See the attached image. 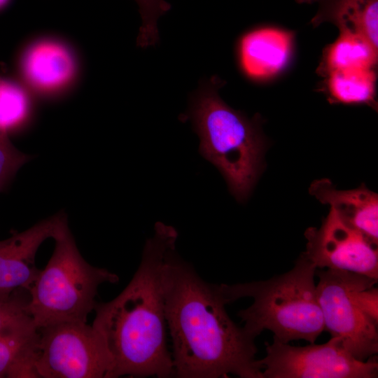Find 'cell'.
<instances>
[{
  "label": "cell",
  "instance_id": "13",
  "mask_svg": "<svg viewBox=\"0 0 378 378\" xmlns=\"http://www.w3.org/2000/svg\"><path fill=\"white\" fill-rule=\"evenodd\" d=\"M310 195L328 204L351 227L378 244V195L365 184L351 190H337L328 178L312 182Z\"/></svg>",
  "mask_w": 378,
  "mask_h": 378
},
{
  "label": "cell",
  "instance_id": "9",
  "mask_svg": "<svg viewBox=\"0 0 378 378\" xmlns=\"http://www.w3.org/2000/svg\"><path fill=\"white\" fill-rule=\"evenodd\" d=\"M302 253L316 269L344 270L378 279L377 245L348 225L331 208L320 227L304 232Z\"/></svg>",
  "mask_w": 378,
  "mask_h": 378
},
{
  "label": "cell",
  "instance_id": "7",
  "mask_svg": "<svg viewBox=\"0 0 378 378\" xmlns=\"http://www.w3.org/2000/svg\"><path fill=\"white\" fill-rule=\"evenodd\" d=\"M33 365L36 377L111 378L112 362L100 335L83 321L38 328Z\"/></svg>",
  "mask_w": 378,
  "mask_h": 378
},
{
  "label": "cell",
  "instance_id": "17",
  "mask_svg": "<svg viewBox=\"0 0 378 378\" xmlns=\"http://www.w3.org/2000/svg\"><path fill=\"white\" fill-rule=\"evenodd\" d=\"M38 328L0 333V377L18 378L32 368Z\"/></svg>",
  "mask_w": 378,
  "mask_h": 378
},
{
  "label": "cell",
  "instance_id": "21",
  "mask_svg": "<svg viewBox=\"0 0 378 378\" xmlns=\"http://www.w3.org/2000/svg\"><path fill=\"white\" fill-rule=\"evenodd\" d=\"M32 159L15 148L8 135L0 133V192L4 190L19 169Z\"/></svg>",
  "mask_w": 378,
  "mask_h": 378
},
{
  "label": "cell",
  "instance_id": "1",
  "mask_svg": "<svg viewBox=\"0 0 378 378\" xmlns=\"http://www.w3.org/2000/svg\"><path fill=\"white\" fill-rule=\"evenodd\" d=\"M162 284L174 377L262 378L255 338L230 318L218 285L202 279L175 246L166 255Z\"/></svg>",
  "mask_w": 378,
  "mask_h": 378
},
{
  "label": "cell",
  "instance_id": "2",
  "mask_svg": "<svg viewBox=\"0 0 378 378\" xmlns=\"http://www.w3.org/2000/svg\"><path fill=\"white\" fill-rule=\"evenodd\" d=\"M177 237L174 227L157 222L130 283L111 301L95 305L92 326L110 355L111 378L174 376L167 344L162 270Z\"/></svg>",
  "mask_w": 378,
  "mask_h": 378
},
{
  "label": "cell",
  "instance_id": "15",
  "mask_svg": "<svg viewBox=\"0 0 378 378\" xmlns=\"http://www.w3.org/2000/svg\"><path fill=\"white\" fill-rule=\"evenodd\" d=\"M378 49L364 37L340 32L337 39L325 48L317 72L325 76L338 70L375 69Z\"/></svg>",
  "mask_w": 378,
  "mask_h": 378
},
{
  "label": "cell",
  "instance_id": "14",
  "mask_svg": "<svg viewBox=\"0 0 378 378\" xmlns=\"http://www.w3.org/2000/svg\"><path fill=\"white\" fill-rule=\"evenodd\" d=\"M298 4H317L318 10L310 24L335 25L340 32L366 38L378 49V0H295Z\"/></svg>",
  "mask_w": 378,
  "mask_h": 378
},
{
  "label": "cell",
  "instance_id": "12",
  "mask_svg": "<svg viewBox=\"0 0 378 378\" xmlns=\"http://www.w3.org/2000/svg\"><path fill=\"white\" fill-rule=\"evenodd\" d=\"M20 69L28 87L41 94H52L72 80L76 63L73 52L64 43L44 39L24 50Z\"/></svg>",
  "mask_w": 378,
  "mask_h": 378
},
{
  "label": "cell",
  "instance_id": "10",
  "mask_svg": "<svg viewBox=\"0 0 378 378\" xmlns=\"http://www.w3.org/2000/svg\"><path fill=\"white\" fill-rule=\"evenodd\" d=\"M66 222V214L59 212L0 241V300L17 290H29L40 270L35 265L39 246L46 239H53Z\"/></svg>",
  "mask_w": 378,
  "mask_h": 378
},
{
  "label": "cell",
  "instance_id": "6",
  "mask_svg": "<svg viewBox=\"0 0 378 378\" xmlns=\"http://www.w3.org/2000/svg\"><path fill=\"white\" fill-rule=\"evenodd\" d=\"M318 301L325 330L339 337L356 358L366 360L378 353V321L360 307L357 293L377 279L344 270L316 269Z\"/></svg>",
  "mask_w": 378,
  "mask_h": 378
},
{
  "label": "cell",
  "instance_id": "18",
  "mask_svg": "<svg viewBox=\"0 0 378 378\" xmlns=\"http://www.w3.org/2000/svg\"><path fill=\"white\" fill-rule=\"evenodd\" d=\"M31 109V99L25 87L0 77V133L9 135L23 127Z\"/></svg>",
  "mask_w": 378,
  "mask_h": 378
},
{
  "label": "cell",
  "instance_id": "22",
  "mask_svg": "<svg viewBox=\"0 0 378 378\" xmlns=\"http://www.w3.org/2000/svg\"><path fill=\"white\" fill-rule=\"evenodd\" d=\"M357 300L362 309L372 318L378 321V290L370 287L359 290Z\"/></svg>",
  "mask_w": 378,
  "mask_h": 378
},
{
  "label": "cell",
  "instance_id": "4",
  "mask_svg": "<svg viewBox=\"0 0 378 378\" xmlns=\"http://www.w3.org/2000/svg\"><path fill=\"white\" fill-rule=\"evenodd\" d=\"M316 267L302 254L293 269L268 280L217 284L227 304L251 298L253 304L237 316L253 337L270 330L281 342L314 343L325 330L314 281Z\"/></svg>",
  "mask_w": 378,
  "mask_h": 378
},
{
  "label": "cell",
  "instance_id": "8",
  "mask_svg": "<svg viewBox=\"0 0 378 378\" xmlns=\"http://www.w3.org/2000/svg\"><path fill=\"white\" fill-rule=\"evenodd\" d=\"M266 356L258 360L262 378H375L377 356L356 358L337 337L322 344L295 346L273 337L265 343Z\"/></svg>",
  "mask_w": 378,
  "mask_h": 378
},
{
  "label": "cell",
  "instance_id": "3",
  "mask_svg": "<svg viewBox=\"0 0 378 378\" xmlns=\"http://www.w3.org/2000/svg\"><path fill=\"white\" fill-rule=\"evenodd\" d=\"M225 83L218 76L202 80L180 119L191 122L200 138V154L220 171L232 195L242 202L262 171L266 141L258 116L248 118L220 97L218 90Z\"/></svg>",
  "mask_w": 378,
  "mask_h": 378
},
{
  "label": "cell",
  "instance_id": "5",
  "mask_svg": "<svg viewBox=\"0 0 378 378\" xmlns=\"http://www.w3.org/2000/svg\"><path fill=\"white\" fill-rule=\"evenodd\" d=\"M53 239L52 254L28 290L27 311L37 328L62 322H87L97 303L99 286L119 281L115 274L92 266L83 258L67 222Z\"/></svg>",
  "mask_w": 378,
  "mask_h": 378
},
{
  "label": "cell",
  "instance_id": "20",
  "mask_svg": "<svg viewBox=\"0 0 378 378\" xmlns=\"http://www.w3.org/2000/svg\"><path fill=\"white\" fill-rule=\"evenodd\" d=\"M139 8L142 24L136 38V46L146 48L159 41L157 26L158 18L171 9V5L164 0H135Z\"/></svg>",
  "mask_w": 378,
  "mask_h": 378
},
{
  "label": "cell",
  "instance_id": "16",
  "mask_svg": "<svg viewBox=\"0 0 378 378\" xmlns=\"http://www.w3.org/2000/svg\"><path fill=\"white\" fill-rule=\"evenodd\" d=\"M324 77L330 103L366 104L377 109L375 69L338 70Z\"/></svg>",
  "mask_w": 378,
  "mask_h": 378
},
{
  "label": "cell",
  "instance_id": "11",
  "mask_svg": "<svg viewBox=\"0 0 378 378\" xmlns=\"http://www.w3.org/2000/svg\"><path fill=\"white\" fill-rule=\"evenodd\" d=\"M293 39L292 31L274 27H259L245 31L236 46L240 71L253 81L277 75L290 59Z\"/></svg>",
  "mask_w": 378,
  "mask_h": 378
},
{
  "label": "cell",
  "instance_id": "23",
  "mask_svg": "<svg viewBox=\"0 0 378 378\" xmlns=\"http://www.w3.org/2000/svg\"><path fill=\"white\" fill-rule=\"evenodd\" d=\"M9 0H0V8L4 7Z\"/></svg>",
  "mask_w": 378,
  "mask_h": 378
},
{
  "label": "cell",
  "instance_id": "19",
  "mask_svg": "<svg viewBox=\"0 0 378 378\" xmlns=\"http://www.w3.org/2000/svg\"><path fill=\"white\" fill-rule=\"evenodd\" d=\"M29 292L19 290L0 300V333L36 328L27 311Z\"/></svg>",
  "mask_w": 378,
  "mask_h": 378
}]
</instances>
